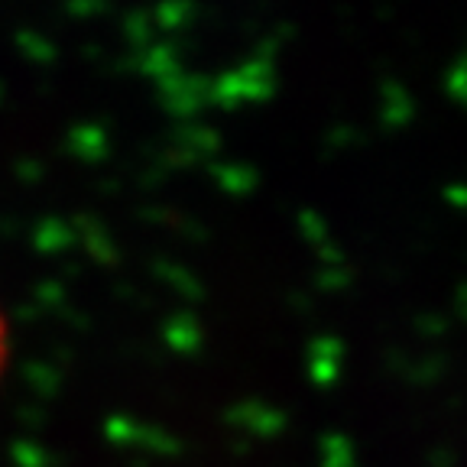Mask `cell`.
Instances as JSON below:
<instances>
[{
  "instance_id": "1",
  "label": "cell",
  "mask_w": 467,
  "mask_h": 467,
  "mask_svg": "<svg viewBox=\"0 0 467 467\" xmlns=\"http://www.w3.org/2000/svg\"><path fill=\"white\" fill-rule=\"evenodd\" d=\"M7 354H10V331H7V318L0 312V379H4V370H7Z\"/></svg>"
}]
</instances>
